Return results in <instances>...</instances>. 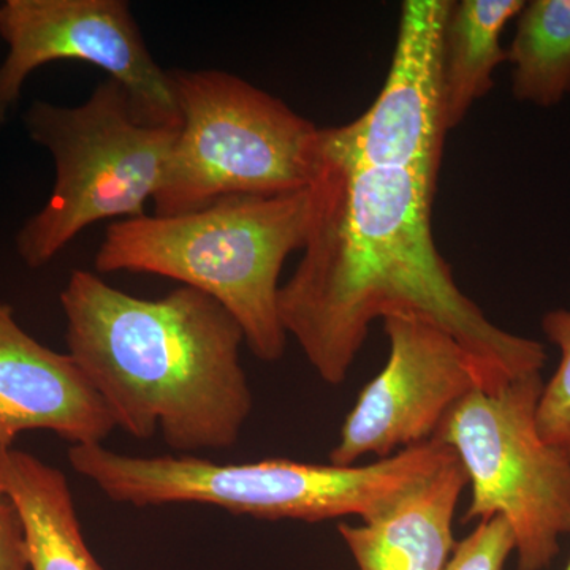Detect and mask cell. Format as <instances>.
Listing matches in <instances>:
<instances>
[{"label":"cell","instance_id":"obj_12","mask_svg":"<svg viewBox=\"0 0 570 570\" xmlns=\"http://www.w3.org/2000/svg\"><path fill=\"white\" fill-rule=\"evenodd\" d=\"M468 474L459 456L444 461L382 502L362 523L337 531L358 570H444L455 549L453 520Z\"/></svg>","mask_w":570,"mask_h":570},{"label":"cell","instance_id":"obj_16","mask_svg":"<svg viewBox=\"0 0 570 570\" xmlns=\"http://www.w3.org/2000/svg\"><path fill=\"white\" fill-rule=\"evenodd\" d=\"M542 330L550 343L560 348L561 360L549 384L543 385L535 422L543 441L570 452V311L547 313Z\"/></svg>","mask_w":570,"mask_h":570},{"label":"cell","instance_id":"obj_18","mask_svg":"<svg viewBox=\"0 0 570 570\" xmlns=\"http://www.w3.org/2000/svg\"><path fill=\"white\" fill-rule=\"evenodd\" d=\"M0 570H31L18 510L0 490Z\"/></svg>","mask_w":570,"mask_h":570},{"label":"cell","instance_id":"obj_9","mask_svg":"<svg viewBox=\"0 0 570 570\" xmlns=\"http://www.w3.org/2000/svg\"><path fill=\"white\" fill-rule=\"evenodd\" d=\"M390 351L384 370L360 393L341 428L330 463L354 466L430 441L450 409L474 390L504 387L449 330L423 314L384 317Z\"/></svg>","mask_w":570,"mask_h":570},{"label":"cell","instance_id":"obj_10","mask_svg":"<svg viewBox=\"0 0 570 570\" xmlns=\"http://www.w3.org/2000/svg\"><path fill=\"white\" fill-rule=\"evenodd\" d=\"M450 0H407L387 80L365 115L321 129L322 159L352 168H415L438 175L444 151L442 29Z\"/></svg>","mask_w":570,"mask_h":570},{"label":"cell","instance_id":"obj_8","mask_svg":"<svg viewBox=\"0 0 570 570\" xmlns=\"http://www.w3.org/2000/svg\"><path fill=\"white\" fill-rule=\"evenodd\" d=\"M0 37L9 47L0 66V126L20 99L26 78L55 61H81L107 71L146 126H181L170 73L154 61L124 0H7L0 6Z\"/></svg>","mask_w":570,"mask_h":570},{"label":"cell","instance_id":"obj_2","mask_svg":"<svg viewBox=\"0 0 570 570\" xmlns=\"http://www.w3.org/2000/svg\"><path fill=\"white\" fill-rule=\"evenodd\" d=\"M66 343L116 428L163 434L181 456L238 442L254 397L242 365L245 333L219 302L179 285L138 298L75 269L61 294Z\"/></svg>","mask_w":570,"mask_h":570},{"label":"cell","instance_id":"obj_6","mask_svg":"<svg viewBox=\"0 0 570 570\" xmlns=\"http://www.w3.org/2000/svg\"><path fill=\"white\" fill-rule=\"evenodd\" d=\"M24 124L56 165L47 205L17 235L18 254L31 268L50 264L94 224L145 216L179 129L138 121L129 96L111 78L78 107L33 102Z\"/></svg>","mask_w":570,"mask_h":570},{"label":"cell","instance_id":"obj_11","mask_svg":"<svg viewBox=\"0 0 570 570\" xmlns=\"http://www.w3.org/2000/svg\"><path fill=\"white\" fill-rule=\"evenodd\" d=\"M29 430L92 445L102 444L116 425L75 360L41 346L0 302V449Z\"/></svg>","mask_w":570,"mask_h":570},{"label":"cell","instance_id":"obj_4","mask_svg":"<svg viewBox=\"0 0 570 570\" xmlns=\"http://www.w3.org/2000/svg\"><path fill=\"white\" fill-rule=\"evenodd\" d=\"M453 455L438 438L365 466L292 460L227 464L181 455L145 459L104 444L69 450L73 471L118 504H204L253 519L309 523L346 515L363 519Z\"/></svg>","mask_w":570,"mask_h":570},{"label":"cell","instance_id":"obj_3","mask_svg":"<svg viewBox=\"0 0 570 570\" xmlns=\"http://www.w3.org/2000/svg\"><path fill=\"white\" fill-rule=\"evenodd\" d=\"M309 187L276 195H230L178 216L112 220L96 254L97 273L178 281L219 302L265 363L279 362L287 333L277 309L285 261L309 230Z\"/></svg>","mask_w":570,"mask_h":570},{"label":"cell","instance_id":"obj_7","mask_svg":"<svg viewBox=\"0 0 570 570\" xmlns=\"http://www.w3.org/2000/svg\"><path fill=\"white\" fill-rule=\"evenodd\" d=\"M540 373L478 389L450 409L433 438L459 456L471 487L464 521L502 517L517 570L549 569L570 534V452L543 441L535 412Z\"/></svg>","mask_w":570,"mask_h":570},{"label":"cell","instance_id":"obj_15","mask_svg":"<svg viewBox=\"0 0 570 570\" xmlns=\"http://www.w3.org/2000/svg\"><path fill=\"white\" fill-rule=\"evenodd\" d=\"M520 102L549 108L570 91V0L524 2L508 50Z\"/></svg>","mask_w":570,"mask_h":570},{"label":"cell","instance_id":"obj_1","mask_svg":"<svg viewBox=\"0 0 570 570\" xmlns=\"http://www.w3.org/2000/svg\"><path fill=\"white\" fill-rule=\"evenodd\" d=\"M436 179L415 168L344 167L318 154L303 257L281 285L277 309L326 384L346 381L376 318L403 311L444 326L502 384L542 370V344L499 328L453 279L434 242Z\"/></svg>","mask_w":570,"mask_h":570},{"label":"cell","instance_id":"obj_14","mask_svg":"<svg viewBox=\"0 0 570 570\" xmlns=\"http://www.w3.org/2000/svg\"><path fill=\"white\" fill-rule=\"evenodd\" d=\"M523 6L521 0H450L441 47L442 116L448 132L493 88L494 70L508 61L502 31Z\"/></svg>","mask_w":570,"mask_h":570},{"label":"cell","instance_id":"obj_13","mask_svg":"<svg viewBox=\"0 0 570 570\" xmlns=\"http://www.w3.org/2000/svg\"><path fill=\"white\" fill-rule=\"evenodd\" d=\"M0 490L18 510L31 570H104L82 538L66 475L31 453L0 449Z\"/></svg>","mask_w":570,"mask_h":570},{"label":"cell","instance_id":"obj_19","mask_svg":"<svg viewBox=\"0 0 570 570\" xmlns=\"http://www.w3.org/2000/svg\"><path fill=\"white\" fill-rule=\"evenodd\" d=\"M566 570H570V561H569L568 568H566Z\"/></svg>","mask_w":570,"mask_h":570},{"label":"cell","instance_id":"obj_17","mask_svg":"<svg viewBox=\"0 0 570 570\" xmlns=\"http://www.w3.org/2000/svg\"><path fill=\"white\" fill-rule=\"evenodd\" d=\"M515 553V538L502 517L482 520L461 542L455 543L444 570H504Z\"/></svg>","mask_w":570,"mask_h":570},{"label":"cell","instance_id":"obj_5","mask_svg":"<svg viewBox=\"0 0 570 570\" xmlns=\"http://www.w3.org/2000/svg\"><path fill=\"white\" fill-rule=\"evenodd\" d=\"M181 126L154 216L197 212L230 195L298 193L318 168L321 129L224 70H168Z\"/></svg>","mask_w":570,"mask_h":570}]
</instances>
